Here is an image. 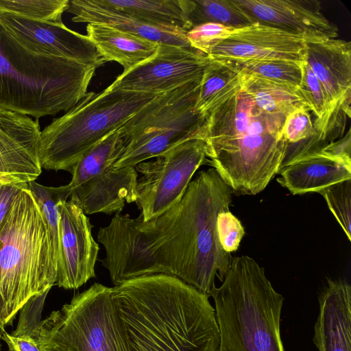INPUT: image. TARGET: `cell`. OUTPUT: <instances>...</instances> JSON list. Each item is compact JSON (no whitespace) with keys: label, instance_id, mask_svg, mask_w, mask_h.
Segmentation results:
<instances>
[{"label":"cell","instance_id":"obj_1","mask_svg":"<svg viewBox=\"0 0 351 351\" xmlns=\"http://www.w3.org/2000/svg\"><path fill=\"white\" fill-rule=\"evenodd\" d=\"M232 191L215 169L200 171L181 200L137 226L144 245L164 274L175 276L209 298L217 276L221 282L232 256L219 241L217 219L230 210Z\"/></svg>","mask_w":351,"mask_h":351},{"label":"cell","instance_id":"obj_2","mask_svg":"<svg viewBox=\"0 0 351 351\" xmlns=\"http://www.w3.org/2000/svg\"><path fill=\"white\" fill-rule=\"evenodd\" d=\"M128 351H217L219 329L208 297L179 278L143 276L112 287Z\"/></svg>","mask_w":351,"mask_h":351},{"label":"cell","instance_id":"obj_3","mask_svg":"<svg viewBox=\"0 0 351 351\" xmlns=\"http://www.w3.org/2000/svg\"><path fill=\"white\" fill-rule=\"evenodd\" d=\"M285 119L261 110L242 88L208 115L206 156L232 193L256 195L278 173Z\"/></svg>","mask_w":351,"mask_h":351},{"label":"cell","instance_id":"obj_4","mask_svg":"<svg viewBox=\"0 0 351 351\" xmlns=\"http://www.w3.org/2000/svg\"><path fill=\"white\" fill-rule=\"evenodd\" d=\"M57 262L46 220L27 185L0 224V337L29 298L56 284Z\"/></svg>","mask_w":351,"mask_h":351},{"label":"cell","instance_id":"obj_5","mask_svg":"<svg viewBox=\"0 0 351 351\" xmlns=\"http://www.w3.org/2000/svg\"><path fill=\"white\" fill-rule=\"evenodd\" d=\"M96 67L31 51L0 25V109L34 119L81 101Z\"/></svg>","mask_w":351,"mask_h":351},{"label":"cell","instance_id":"obj_6","mask_svg":"<svg viewBox=\"0 0 351 351\" xmlns=\"http://www.w3.org/2000/svg\"><path fill=\"white\" fill-rule=\"evenodd\" d=\"M209 297L219 329L217 351H285L280 335L284 297L252 257H232Z\"/></svg>","mask_w":351,"mask_h":351},{"label":"cell","instance_id":"obj_7","mask_svg":"<svg viewBox=\"0 0 351 351\" xmlns=\"http://www.w3.org/2000/svg\"><path fill=\"white\" fill-rule=\"evenodd\" d=\"M158 95L125 90L111 85L98 93H87L75 106L41 130V167L71 173L93 147Z\"/></svg>","mask_w":351,"mask_h":351},{"label":"cell","instance_id":"obj_8","mask_svg":"<svg viewBox=\"0 0 351 351\" xmlns=\"http://www.w3.org/2000/svg\"><path fill=\"white\" fill-rule=\"evenodd\" d=\"M200 81L158 95L122 125L114 167H135L186 141L204 139L207 117L195 108Z\"/></svg>","mask_w":351,"mask_h":351},{"label":"cell","instance_id":"obj_9","mask_svg":"<svg viewBox=\"0 0 351 351\" xmlns=\"http://www.w3.org/2000/svg\"><path fill=\"white\" fill-rule=\"evenodd\" d=\"M32 338L40 351H128L112 287L100 283L53 311Z\"/></svg>","mask_w":351,"mask_h":351},{"label":"cell","instance_id":"obj_10","mask_svg":"<svg viewBox=\"0 0 351 351\" xmlns=\"http://www.w3.org/2000/svg\"><path fill=\"white\" fill-rule=\"evenodd\" d=\"M120 149L118 130L93 147L71 170V182L63 186L70 200L85 215L121 213L125 202L137 198L135 167L115 168Z\"/></svg>","mask_w":351,"mask_h":351},{"label":"cell","instance_id":"obj_11","mask_svg":"<svg viewBox=\"0 0 351 351\" xmlns=\"http://www.w3.org/2000/svg\"><path fill=\"white\" fill-rule=\"evenodd\" d=\"M206 143L194 138L182 143L154 160L138 164L141 174L135 202L143 221L160 216L179 202L191 179L206 160Z\"/></svg>","mask_w":351,"mask_h":351},{"label":"cell","instance_id":"obj_12","mask_svg":"<svg viewBox=\"0 0 351 351\" xmlns=\"http://www.w3.org/2000/svg\"><path fill=\"white\" fill-rule=\"evenodd\" d=\"M210 61L192 47L159 44L152 58L122 73L110 85L132 92L159 95L201 80Z\"/></svg>","mask_w":351,"mask_h":351},{"label":"cell","instance_id":"obj_13","mask_svg":"<svg viewBox=\"0 0 351 351\" xmlns=\"http://www.w3.org/2000/svg\"><path fill=\"white\" fill-rule=\"evenodd\" d=\"M59 242L56 284L77 289L95 277L99 247L92 234L93 226L83 210L72 201L60 200Z\"/></svg>","mask_w":351,"mask_h":351},{"label":"cell","instance_id":"obj_14","mask_svg":"<svg viewBox=\"0 0 351 351\" xmlns=\"http://www.w3.org/2000/svg\"><path fill=\"white\" fill-rule=\"evenodd\" d=\"M304 60L322 84L328 101L325 117L313 124L323 136L334 117L344 111L350 116L351 43L341 39L307 40Z\"/></svg>","mask_w":351,"mask_h":351},{"label":"cell","instance_id":"obj_15","mask_svg":"<svg viewBox=\"0 0 351 351\" xmlns=\"http://www.w3.org/2000/svg\"><path fill=\"white\" fill-rule=\"evenodd\" d=\"M0 25L32 51L96 68L106 62L86 35L69 29L62 22L35 21L0 12Z\"/></svg>","mask_w":351,"mask_h":351},{"label":"cell","instance_id":"obj_16","mask_svg":"<svg viewBox=\"0 0 351 351\" xmlns=\"http://www.w3.org/2000/svg\"><path fill=\"white\" fill-rule=\"evenodd\" d=\"M307 40L300 35L254 23L234 29L206 56L210 60L225 63L267 60L302 62Z\"/></svg>","mask_w":351,"mask_h":351},{"label":"cell","instance_id":"obj_17","mask_svg":"<svg viewBox=\"0 0 351 351\" xmlns=\"http://www.w3.org/2000/svg\"><path fill=\"white\" fill-rule=\"evenodd\" d=\"M38 120L0 109V182L27 184L42 171Z\"/></svg>","mask_w":351,"mask_h":351},{"label":"cell","instance_id":"obj_18","mask_svg":"<svg viewBox=\"0 0 351 351\" xmlns=\"http://www.w3.org/2000/svg\"><path fill=\"white\" fill-rule=\"evenodd\" d=\"M252 24H259L308 40L332 39L337 27L322 12L315 0H232Z\"/></svg>","mask_w":351,"mask_h":351},{"label":"cell","instance_id":"obj_19","mask_svg":"<svg viewBox=\"0 0 351 351\" xmlns=\"http://www.w3.org/2000/svg\"><path fill=\"white\" fill-rule=\"evenodd\" d=\"M97 240L106 252L101 263L114 286L132 278L163 274L145 247L136 218L116 213L107 226L100 228Z\"/></svg>","mask_w":351,"mask_h":351},{"label":"cell","instance_id":"obj_20","mask_svg":"<svg viewBox=\"0 0 351 351\" xmlns=\"http://www.w3.org/2000/svg\"><path fill=\"white\" fill-rule=\"evenodd\" d=\"M313 342L319 351H351V286L328 280L319 295Z\"/></svg>","mask_w":351,"mask_h":351},{"label":"cell","instance_id":"obj_21","mask_svg":"<svg viewBox=\"0 0 351 351\" xmlns=\"http://www.w3.org/2000/svg\"><path fill=\"white\" fill-rule=\"evenodd\" d=\"M66 12L74 16L72 21L75 23L101 24L158 44L191 47L186 38L187 32L149 25L104 5L98 0H69Z\"/></svg>","mask_w":351,"mask_h":351},{"label":"cell","instance_id":"obj_22","mask_svg":"<svg viewBox=\"0 0 351 351\" xmlns=\"http://www.w3.org/2000/svg\"><path fill=\"white\" fill-rule=\"evenodd\" d=\"M278 182L293 195L317 192L351 179V165L322 149L304 155L282 168Z\"/></svg>","mask_w":351,"mask_h":351},{"label":"cell","instance_id":"obj_23","mask_svg":"<svg viewBox=\"0 0 351 351\" xmlns=\"http://www.w3.org/2000/svg\"><path fill=\"white\" fill-rule=\"evenodd\" d=\"M86 36L105 62H118L125 73L152 58L157 51L156 43L97 23L86 26Z\"/></svg>","mask_w":351,"mask_h":351},{"label":"cell","instance_id":"obj_24","mask_svg":"<svg viewBox=\"0 0 351 351\" xmlns=\"http://www.w3.org/2000/svg\"><path fill=\"white\" fill-rule=\"evenodd\" d=\"M107 7L121 12L149 25L188 32L191 26L180 0H98Z\"/></svg>","mask_w":351,"mask_h":351},{"label":"cell","instance_id":"obj_25","mask_svg":"<svg viewBox=\"0 0 351 351\" xmlns=\"http://www.w3.org/2000/svg\"><path fill=\"white\" fill-rule=\"evenodd\" d=\"M242 80L230 64L210 60L200 81L196 110L208 117L241 89Z\"/></svg>","mask_w":351,"mask_h":351},{"label":"cell","instance_id":"obj_26","mask_svg":"<svg viewBox=\"0 0 351 351\" xmlns=\"http://www.w3.org/2000/svg\"><path fill=\"white\" fill-rule=\"evenodd\" d=\"M243 76L241 88L261 110L285 117L293 112L310 110L298 88L251 76Z\"/></svg>","mask_w":351,"mask_h":351},{"label":"cell","instance_id":"obj_27","mask_svg":"<svg viewBox=\"0 0 351 351\" xmlns=\"http://www.w3.org/2000/svg\"><path fill=\"white\" fill-rule=\"evenodd\" d=\"M184 14L191 26L215 23L241 28L252 23L232 0H180Z\"/></svg>","mask_w":351,"mask_h":351},{"label":"cell","instance_id":"obj_28","mask_svg":"<svg viewBox=\"0 0 351 351\" xmlns=\"http://www.w3.org/2000/svg\"><path fill=\"white\" fill-rule=\"evenodd\" d=\"M302 62L287 60H267L228 64L242 75L298 88L302 75Z\"/></svg>","mask_w":351,"mask_h":351},{"label":"cell","instance_id":"obj_29","mask_svg":"<svg viewBox=\"0 0 351 351\" xmlns=\"http://www.w3.org/2000/svg\"><path fill=\"white\" fill-rule=\"evenodd\" d=\"M69 0H0V12L23 18L52 23H62Z\"/></svg>","mask_w":351,"mask_h":351},{"label":"cell","instance_id":"obj_30","mask_svg":"<svg viewBox=\"0 0 351 351\" xmlns=\"http://www.w3.org/2000/svg\"><path fill=\"white\" fill-rule=\"evenodd\" d=\"M30 190L38 202L46 220L55 249L58 252L59 242V213L58 203L60 200H67L68 197L63 186H46L32 181L28 183Z\"/></svg>","mask_w":351,"mask_h":351},{"label":"cell","instance_id":"obj_31","mask_svg":"<svg viewBox=\"0 0 351 351\" xmlns=\"http://www.w3.org/2000/svg\"><path fill=\"white\" fill-rule=\"evenodd\" d=\"M320 193L348 240H351V179L332 184Z\"/></svg>","mask_w":351,"mask_h":351},{"label":"cell","instance_id":"obj_32","mask_svg":"<svg viewBox=\"0 0 351 351\" xmlns=\"http://www.w3.org/2000/svg\"><path fill=\"white\" fill-rule=\"evenodd\" d=\"M302 75L298 87L310 110L320 120L328 111V101L325 90L308 64L303 61Z\"/></svg>","mask_w":351,"mask_h":351},{"label":"cell","instance_id":"obj_33","mask_svg":"<svg viewBox=\"0 0 351 351\" xmlns=\"http://www.w3.org/2000/svg\"><path fill=\"white\" fill-rule=\"evenodd\" d=\"M234 29L219 23H204L189 30L186 38L191 47L207 56L213 47L228 37Z\"/></svg>","mask_w":351,"mask_h":351},{"label":"cell","instance_id":"obj_34","mask_svg":"<svg viewBox=\"0 0 351 351\" xmlns=\"http://www.w3.org/2000/svg\"><path fill=\"white\" fill-rule=\"evenodd\" d=\"M49 290L34 295L26 302L19 310V322L15 330L10 335L14 337H33L41 322V313Z\"/></svg>","mask_w":351,"mask_h":351},{"label":"cell","instance_id":"obj_35","mask_svg":"<svg viewBox=\"0 0 351 351\" xmlns=\"http://www.w3.org/2000/svg\"><path fill=\"white\" fill-rule=\"evenodd\" d=\"M217 230L223 250L229 254L235 252L245 234L239 219L230 210L223 211L217 217Z\"/></svg>","mask_w":351,"mask_h":351},{"label":"cell","instance_id":"obj_36","mask_svg":"<svg viewBox=\"0 0 351 351\" xmlns=\"http://www.w3.org/2000/svg\"><path fill=\"white\" fill-rule=\"evenodd\" d=\"M322 149L327 154L351 165V137L350 130L344 136L329 143Z\"/></svg>","mask_w":351,"mask_h":351},{"label":"cell","instance_id":"obj_37","mask_svg":"<svg viewBox=\"0 0 351 351\" xmlns=\"http://www.w3.org/2000/svg\"><path fill=\"white\" fill-rule=\"evenodd\" d=\"M0 339L6 343L8 351H40L35 340L30 336L14 337L5 330Z\"/></svg>","mask_w":351,"mask_h":351},{"label":"cell","instance_id":"obj_38","mask_svg":"<svg viewBox=\"0 0 351 351\" xmlns=\"http://www.w3.org/2000/svg\"><path fill=\"white\" fill-rule=\"evenodd\" d=\"M27 184H4L0 182V224L16 193Z\"/></svg>","mask_w":351,"mask_h":351},{"label":"cell","instance_id":"obj_39","mask_svg":"<svg viewBox=\"0 0 351 351\" xmlns=\"http://www.w3.org/2000/svg\"><path fill=\"white\" fill-rule=\"evenodd\" d=\"M0 347H1V344H0Z\"/></svg>","mask_w":351,"mask_h":351}]
</instances>
